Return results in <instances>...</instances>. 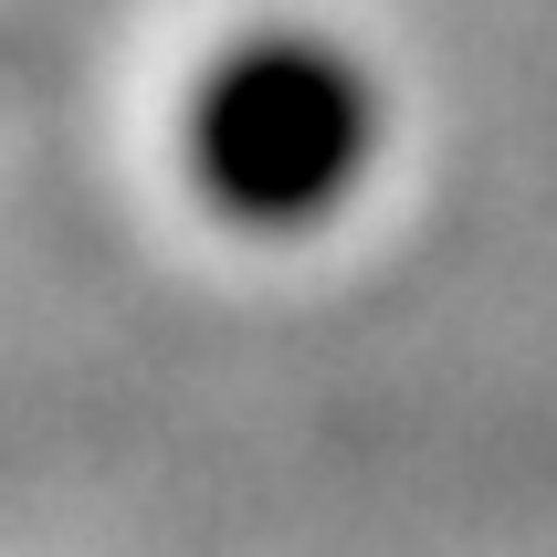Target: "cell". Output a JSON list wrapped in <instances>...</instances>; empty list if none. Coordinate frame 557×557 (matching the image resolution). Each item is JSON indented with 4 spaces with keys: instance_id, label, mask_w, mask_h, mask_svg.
<instances>
[{
    "instance_id": "obj_1",
    "label": "cell",
    "mask_w": 557,
    "mask_h": 557,
    "mask_svg": "<svg viewBox=\"0 0 557 557\" xmlns=\"http://www.w3.org/2000/svg\"><path fill=\"white\" fill-rule=\"evenodd\" d=\"M389 106L369 53L315 22L232 32L180 95V169L232 232H315L379 169Z\"/></svg>"
}]
</instances>
